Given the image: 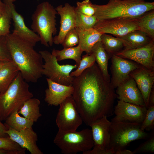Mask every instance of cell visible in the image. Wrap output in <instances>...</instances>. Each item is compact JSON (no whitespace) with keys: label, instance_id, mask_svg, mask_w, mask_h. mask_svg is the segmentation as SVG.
I'll list each match as a JSON object with an SVG mask.
<instances>
[{"label":"cell","instance_id":"cell-1","mask_svg":"<svg viewBox=\"0 0 154 154\" xmlns=\"http://www.w3.org/2000/svg\"><path fill=\"white\" fill-rule=\"evenodd\" d=\"M72 86V97L87 125L112 114L117 98L115 88L104 78L96 63L74 77Z\"/></svg>","mask_w":154,"mask_h":154},{"label":"cell","instance_id":"cell-2","mask_svg":"<svg viewBox=\"0 0 154 154\" xmlns=\"http://www.w3.org/2000/svg\"><path fill=\"white\" fill-rule=\"evenodd\" d=\"M7 44L12 60L27 82L35 83L42 77L43 64L41 55L34 46L10 33L6 36Z\"/></svg>","mask_w":154,"mask_h":154},{"label":"cell","instance_id":"cell-3","mask_svg":"<svg viewBox=\"0 0 154 154\" xmlns=\"http://www.w3.org/2000/svg\"><path fill=\"white\" fill-rule=\"evenodd\" d=\"M94 15L99 21L136 19L154 9V2L132 0H109L104 5L93 4Z\"/></svg>","mask_w":154,"mask_h":154},{"label":"cell","instance_id":"cell-4","mask_svg":"<svg viewBox=\"0 0 154 154\" xmlns=\"http://www.w3.org/2000/svg\"><path fill=\"white\" fill-rule=\"evenodd\" d=\"M33 96L28 82L19 72L7 89L0 94V120L5 121L12 113L18 111Z\"/></svg>","mask_w":154,"mask_h":154},{"label":"cell","instance_id":"cell-5","mask_svg":"<svg viewBox=\"0 0 154 154\" xmlns=\"http://www.w3.org/2000/svg\"><path fill=\"white\" fill-rule=\"evenodd\" d=\"M57 14L56 9L46 1L37 6L32 16L31 27L39 36L41 44L47 47L52 45V36L57 33L56 18Z\"/></svg>","mask_w":154,"mask_h":154},{"label":"cell","instance_id":"cell-6","mask_svg":"<svg viewBox=\"0 0 154 154\" xmlns=\"http://www.w3.org/2000/svg\"><path fill=\"white\" fill-rule=\"evenodd\" d=\"M54 143L64 154H75L91 149L94 145L92 131L88 128L80 131L58 130Z\"/></svg>","mask_w":154,"mask_h":154},{"label":"cell","instance_id":"cell-7","mask_svg":"<svg viewBox=\"0 0 154 154\" xmlns=\"http://www.w3.org/2000/svg\"><path fill=\"white\" fill-rule=\"evenodd\" d=\"M110 127V149L115 151L125 149L131 142L148 139L149 134L140 128L141 124L111 121ZM115 154V153H114Z\"/></svg>","mask_w":154,"mask_h":154},{"label":"cell","instance_id":"cell-8","mask_svg":"<svg viewBox=\"0 0 154 154\" xmlns=\"http://www.w3.org/2000/svg\"><path fill=\"white\" fill-rule=\"evenodd\" d=\"M44 63L42 66V75L46 78L58 84L67 86H72L74 77L70 74L74 69L77 67L76 64L60 65L56 57L47 50L40 51Z\"/></svg>","mask_w":154,"mask_h":154},{"label":"cell","instance_id":"cell-9","mask_svg":"<svg viewBox=\"0 0 154 154\" xmlns=\"http://www.w3.org/2000/svg\"><path fill=\"white\" fill-rule=\"evenodd\" d=\"M107 117L104 116L89 125L91 128L94 145L91 149L83 154H114V150L109 148L111 122Z\"/></svg>","mask_w":154,"mask_h":154},{"label":"cell","instance_id":"cell-10","mask_svg":"<svg viewBox=\"0 0 154 154\" xmlns=\"http://www.w3.org/2000/svg\"><path fill=\"white\" fill-rule=\"evenodd\" d=\"M59 106L56 119L58 130L76 131L83 121L72 96L68 97Z\"/></svg>","mask_w":154,"mask_h":154},{"label":"cell","instance_id":"cell-11","mask_svg":"<svg viewBox=\"0 0 154 154\" xmlns=\"http://www.w3.org/2000/svg\"><path fill=\"white\" fill-rule=\"evenodd\" d=\"M94 28L102 34H110L120 37L139 30L136 19L118 18L98 20Z\"/></svg>","mask_w":154,"mask_h":154},{"label":"cell","instance_id":"cell-12","mask_svg":"<svg viewBox=\"0 0 154 154\" xmlns=\"http://www.w3.org/2000/svg\"><path fill=\"white\" fill-rule=\"evenodd\" d=\"M147 108L121 100L117 101L114 108L115 116L111 121L141 124L145 116Z\"/></svg>","mask_w":154,"mask_h":154},{"label":"cell","instance_id":"cell-13","mask_svg":"<svg viewBox=\"0 0 154 154\" xmlns=\"http://www.w3.org/2000/svg\"><path fill=\"white\" fill-rule=\"evenodd\" d=\"M111 58L112 77L110 83L115 89L130 77L131 72L142 66L135 62L115 54Z\"/></svg>","mask_w":154,"mask_h":154},{"label":"cell","instance_id":"cell-14","mask_svg":"<svg viewBox=\"0 0 154 154\" xmlns=\"http://www.w3.org/2000/svg\"><path fill=\"white\" fill-rule=\"evenodd\" d=\"M116 55L135 62L150 70H154V42L135 49H124Z\"/></svg>","mask_w":154,"mask_h":154},{"label":"cell","instance_id":"cell-15","mask_svg":"<svg viewBox=\"0 0 154 154\" xmlns=\"http://www.w3.org/2000/svg\"><path fill=\"white\" fill-rule=\"evenodd\" d=\"M5 125L7 128L5 133L22 148L27 149L31 154H43L37 145L38 136L32 127L19 131Z\"/></svg>","mask_w":154,"mask_h":154},{"label":"cell","instance_id":"cell-16","mask_svg":"<svg viewBox=\"0 0 154 154\" xmlns=\"http://www.w3.org/2000/svg\"><path fill=\"white\" fill-rule=\"evenodd\" d=\"M56 9L60 16V26L58 35L53 38V43L61 44L66 33L71 29L76 28V16L75 7L68 3L64 6L61 5Z\"/></svg>","mask_w":154,"mask_h":154},{"label":"cell","instance_id":"cell-17","mask_svg":"<svg viewBox=\"0 0 154 154\" xmlns=\"http://www.w3.org/2000/svg\"><path fill=\"white\" fill-rule=\"evenodd\" d=\"M7 0L11 8L13 21L14 29L12 33L35 46L40 41L39 36L26 25L24 18L16 11L13 2Z\"/></svg>","mask_w":154,"mask_h":154},{"label":"cell","instance_id":"cell-18","mask_svg":"<svg viewBox=\"0 0 154 154\" xmlns=\"http://www.w3.org/2000/svg\"><path fill=\"white\" fill-rule=\"evenodd\" d=\"M130 76L135 81L147 109L150 95L154 86V70L141 66L131 72Z\"/></svg>","mask_w":154,"mask_h":154},{"label":"cell","instance_id":"cell-19","mask_svg":"<svg viewBox=\"0 0 154 154\" xmlns=\"http://www.w3.org/2000/svg\"><path fill=\"white\" fill-rule=\"evenodd\" d=\"M116 88V93L119 100L145 106L142 95L136 82L131 76Z\"/></svg>","mask_w":154,"mask_h":154},{"label":"cell","instance_id":"cell-20","mask_svg":"<svg viewBox=\"0 0 154 154\" xmlns=\"http://www.w3.org/2000/svg\"><path fill=\"white\" fill-rule=\"evenodd\" d=\"M48 88L45 91L44 100L49 106L59 105L68 97L72 96L74 88L53 82L46 78Z\"/></svg>","mask_w":154,"mask_h":154},{"label":"cell","instance_id":"cell-21","mask_svg":"<svg viewBox=\"0 0 154 154\" xmlns=\"http://www.w3.org/2000/svg\"><path fill=\"white\" fill-rule=\"evenodd\" d=\"M117 37L122 41L125 50L142 47L154 40L146 33L140 30H136L124 36Z\"/></svg>","mask_w":154,"mask_h":154},{"label":"cell","instance_id":"cell-22","mask_svg":"<svg viewBox=\"0 0 154 154\" xmlns=\"http://www.w3.org/2000/svg\"><path fill=\"white\" fill-rule=\"evenodd\" d=\"M76 28L79 38V44L87 54L91 53L92 49L97 42L101 41V33L94 28L88 29Z\"/></svg>","mask_w":154,"mask_h":154},{"label":"cell","instance_id":"cell-23","mask_svg":"<svg viewBox=\"0 0 154 154\" xmlns=\"http://www.w3.org/2000/svg\"><path fill=\"white\" fill-rule=\"evenodd\" d=\"M91 53L94 54L96 62L104 78L107 81L110 82V77L108 72V60L111 58L104 49L101 41L97 42L94 45Z\"/></svg>","mask_w":154,"mask_h":154},{"label":"cell","instance_id":"cell-24","mask_svg":"<svg viewBox=\"0 0 154 154\" xmlns=\"http://www.w3.org/2000/svg\"><path fill=\"white\" fill-rule=\"evenodd\" d=\"M19 72L13 60L6 62L0 68V94L7 89Z\"/></svg>","mask_w":154,"mask_h":154},{"label":"cell","instance_id":"cell-25","mask_svg":"<svg viewBox=\"0 0 154 154\" xmlns=\"http://www.w3.org/2000/svg\"><path fill=\"white\" fill-rule=\"evenodd\" d=\"M40 100L31 98L26 101L18 111L19 114L34 122H37L41 116L40 113Z\"/></svg>","mask_w":154,"mask_h":154},{"label":"cell","instance_id":"cell-26","mask_svg":"<svg viewBox=\"0 0 154 154\" xmlns=\"http://www.w3.org/2000/svg\"><path fill=\"white\" fill-rule=\"evenodd\" d=\"M83 52L80 46L78 44L76 46L64 48L60 50L53 49L51 53L55 56L58 62L67 59L74 60L78 67Z\"/></svg>","mask_w":154,"mask_h":154},{"label":"cell","instance_id":"cell-27","mask_svg":"<svg viewBox=\"0 0 154 154\" xmlns=\"http://www.w3.org/2000/svg\"><path fill=\"white\" fill-rule=\"evenodd\" d=\"M5 121V124L19 131L32 127L34 123L32 121L20 116L18 111H17L12 113Z\"/></svg>","mask_w":154,"mask_h":154},{"label":"cell","instance_id":"cell-28","mask_svg":"<svg viewBox=\"0 0 154 154\" xmlns=\"http://www.w3.org/2000/svg\"><path fill=\"white\" fill-rule=\"evenodd\" d=\"M101 41L104 48L110 58L122 51L124 47L122 41L118 37H115L106 34H102Z\"/></svg>","mask_w":154,"mask_h":154},{"label":"cell","instance_id":"cell-29","mask_svg":"<svg viewBox=\"0 0 154 154\" xmlns=\"http://www.w3.org/2000/svg\"><path fill=\"white\" fill-rule=\"evenodd\" d=\"M139 30L146 33L154 40V11H149L137 18Z\"/></svg>","mask_w":154,"mask_h":154},{"label":"cell","instance_id":"cell-30","mask_svg":"<svg viewBox=\"0 0 154 154\" xmlns=\"http://www.w3.org/2000/svg\"><path fill=\"white\" fill-rule=\"evenodd\" d=\"M5 5L4 11L0 15V37L7 36L9 35L12 19L11 8L7 0H4Z\"/></svg>","mask_w":154,"mask_h":154},{"label":"cell","instance_id":"cell-31","mask_svg":"<svg viewBox=\"0 0 154 154\" xmlns=\"http://www.w3.org/2000/svg\"><path fill=\"white\" fill-rule=\"evenodd\" d=\"M76 28L81 29H88L94 28L98 21L95 15L89 16L76 10Z\"/></svg>","mask_w":154,"mask_h":154},{"label":"cell","instance_id":"cell-32","mask_svg":"<svg viewBox=\"0 0 154 154\" xmlns=\"http://www.w3.org/2000/svg\"><path fill=\"white\" fill-rule=\"evenodd\" d=\"M95 62V56L93 53L86 54L83 55L76 69L70 73V76L76 77L80 76L85 70L92 66Z\"/></svg>","mask_w":154,"mask_h":154},{"label":"cell","instance_id":"cell-33","mask_svg":"<svg viewBox=\"0 0 154 154\" xmlns=\"http://www.w3.org/2000/svg\"><path fill=\"white\" fill-rule=\"evenodd\" d=\"M154 128V105L149 106L144 119L141 124V130L149 131Z\"/></svg>","mask_w":154,"mask_h":154},{"label":"cell","instance_id":"cell-34","mask_svg":"<svg viewBox=\"0 0 154 154\" xmlns=\"http://www.w3.org/2000/svg\"><path fill=\"white\" fill-rule=\"evenodd\" d=\"M79 38L76 28L69 31L65 36L61 44L64 48L75 46L78 44Z\"/></svg>","mask_w":154,"mask_h":154},{"label":"cell","instance_id":"cell-35","mask_svg":"<svg viewBox=\"0 0 154 154\" xmlns=\"http://www.w3.org/2000/svg\"><path fill=\"white\" fill-rule=\"evenodd\" d=\"M75 7L76 11L84 15L92 16L94 15L95 10L93 4L90 0H84L82 2L78 1Z\"/></svg>","mask_w":154,"mask_h":154},{"label":"cell","instance_id":"cell-36","mask_svg":"<svg viewBox=\"0 0 154 154\" xmlns=\"http://www.w3.org/2000/svg\"><path fill=\"white\" fill-rule=\"evenodd\" d=\"M0 149L15 151H20L25 149L22 148L8 136L0 137Z\"/></svg>","mask_w":154,"mask_h":154},{"label":"cell","instance_id":"cell-37","mask_svg":"<svg viewBox=\"0 0 154 154\" xmlns=\"http://www.w3.org/2000/svg\"><path fill=\"white\" fill-rule=\"evenodd\" d=\"M145 142L141 144L133 152V154L138 153H153L154 152V134L152 133L151 136Z\"/></svg>","mask_w":154,"mask_h":154},{"label":"cell","instance_id":"cell-38","mask_svg":"<svg viewBox=\"0 0 154 154\" xmlns=\"http://www.w3.org/2000/svg\"><path fill=\"white\" fill-rule=\"evenodd\" d=\"M12 60L7 44L6 36L0 37V61L8 62Z\"/></svg>","mask_w":154,"mask_h":154},{"label":"cell","instance_id":"cell-39","mask_svg":"<svg viewBox=\"0 0 154 154\" xmlns=\"http://www.w3.org/2000/svg\"><path fill=\"white\" fill-rule=\"evenodd\" d=\"M25 149L20 151H10L0 149V154H24Z\"/></svg>","mask_w":154,"mask_h":154},{"label":"cell","instance_id":"cell-40","mask_svg":"<svg viewBox=\"0 0 154 154\" xmlns=\"http://www.w3.org/2000/svg\"><path fill=\"white\" fill-rule=\"evenodd\" d=\"M7 129V128L5 125L3 124L0 120V137H6L8 136L5 132Z\"/></svg>","mask_w":154,"mask_h":154},{"label":"cell","instance_id":"cell-41","mask_svg":"<svg viewBox=\"0 0 154 154\" xmlns=\"http://www.w3.org/2000/svg\"><path fill=\"white\" fill-rule=\"evenodd\" d=\"M114 154H133V151L125 149L115 151Z\"/></svg>","mask_w":154,"mask_h":154},{"label":"cell","instance_id":"cell-42","mask_svg":"<svg viewBox=\"0 0 154 154\" xmlns=\"http://www.w3.org/2000/svg\"><path fill=\"white\" fill-rule=\"evenodd\" d=\"M154 105V86L151 90L149 99V106Z\"/></svg>","mask_w":154,"mask_h":154},{"label":"cell","instance_id":"cell-43","mask_svg":"<svg viewBox=\"0 0 154 154\" xmlns=\"http://www.w3.org/2000/svg\"><path fill=\"white\" fill-rule=\"evenodd\" d=\"M5 8V5L1 0H0V15L4 11Z\"/></svg>","mask_w":154,"mask_h":154},{"label":"cell","instance_id":"cell-44","mask_svg":"<svg viewBox=\"0 0 154 154\" xmlns=\"http://www.w3.org/2000/svg\"><path fill=\"white\" fill-rule=\"evenodd\" d=\"M7 62L0 61V68Z\"/></svg>","mask_w":154,"mask_h":154},{"label":"cell","instance_id":"cell-45","mask_svg":"<svg viewBox=\"0 0 154 154\" xmlns=\"http://www.w3.org/2000/svg\"><path fill=\"white\" fill-rule=\"evenodd\" d=\"M9 1H10L12 2H13L15 1H16L17 0H8Z\"/></svg>","mask_w":154,"mask_h":154},{"label":"cell","instance_id":"cell-46","mask_svg":"<svg viewBox=\"0 0 154 154\" xmlns=\"http://www.w3.org/2000/svg\"><path fill=\"white\" fill-rule=\"evenodd\" d=\"M132 0L136 1H144V0Z\"/></svg>","mask_w":154,"mask_h":154}]
</instances>
